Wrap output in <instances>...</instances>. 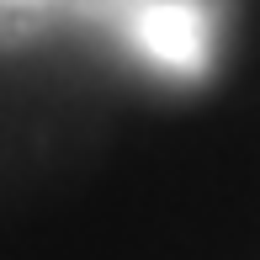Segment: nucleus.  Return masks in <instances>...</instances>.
<instances>
[{
	"mask_svg": "<svg viewBox=\"0 0 260 260\" xmlns=\"http://www.w3.org/2000/svg\"><path fill=\"white\" fill-rule=\"evenodd\" d=\"M133 32L159 64H175V69H197L207 53V27L191 6H144Z\"/></svg>",
	"mask_w": 260,
	"mask_h": 260,
	"instance_id": "f257e3e1",
	"label": "nucleus"
}]
</instances>
